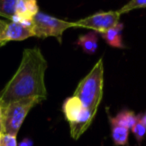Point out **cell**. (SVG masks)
<instances>
[{
    "instance_id": "obj_1",
    "label": "cell",
    "mask_w": 146,
    "mask_h": 146,
    "mask_svg": "<svg viewBox=\"0 0 146 146\" xmlns=\"http://www.w3.org/2000/svg\"><path fill=\"white\" fill-rule=\"evenodd\" d=\"M47 61L38 47L24 49L18 69L0 93V106L4 108L11 102L25 98L46 99L45 71Z\"/></svg>"
},
{
    "instance_id": "obj_2",
    "label": "cell",
    "mask_w": 146,
    "mask_h": 146,
    "mask_svg": "<svg viewBox=\"0 0 146 146\" xmlns=\"http://www.w3.org/2000/svg\"><path fill=\"white\" fill-rule=\"evenodd\" d=\"M104 65L100 58L90 72L79 82L73 96L79 98L86 109L96 115L103 96Z\"/></svg>"
},
{
    "instance_id": "obj_3",
    "label": "cell",
    "mask_w": 146,
    "mask_h": 146,
    "mask_svg": "<svg viewBox=\"0 0 146 146\" xmlns=\"http://www.w3.org/2000/svg\"><path fill=\"white\" fill-rule=\"evenodd\" d=\"M65 119L70 126V134L73 139L77 140L91 125L95 114L86 109L79 98L71 96L65 99L62 105Z\"/></svg>"
},
{
    "instance_id": "obj_4",
    "label": "cell",
    "mask_w": 146,
    "mask_h": 146,
    "mask_svg": "<svg viewBox=\"0 0 146 146\" xmlns=\"http://www.w3.org/2000/svg\"><path fill=\"white\" fill-rule=\"evenodd\" d=\"M43 98L32 97L11 102L2 108L4 133L17 136L27 114L35 105L41 103Z\"/></svg>"
},
{
    "instance_id": "obj_5",
    "label": "cell",
    "mask_w": 146,
    "mask_h": 146,
    "mask_svg": "<svg viewBox=\"0 0 146 146\" xmlns=\"http://www.w3.org/2000/svg\"><path fill=\"white\" fill-rule=\"evenodd\" d=\"M32 20L35 36L39 38L56 37L59 43L62 41L63 32L66 29L74 27V22L62 20L40 11L33 17Z\"/></svg>"
},
{
    "instance_id": "obj_6",
    "label": "cell",
    "mask_w": 146,
    "mask_h": 146,
    "mask_svg": "<svg viewBox=\"0 0 146 146\" xmlns=\"http://www.w3.org/2000/svg\"><path fill=\"white\" fill-rule=\"evenodd\" d=\"M120 16L121 15L119 14L118 10L100 11L74 22V27L88 28L94 32H99L102 34L111 27L115 26L117 23H119Z\"/></svg>"
},
{
    "instance_id": "obj_7",
    "label": "cell",
    "mask_w": 146,
    "mask_h": 146,
    "mask_svg": "<svg viewBox=\"0 0 146 146\" xmlns=\"http://www.w3.org/2000/svg\"><path fill=\"white\" fill-rule=\"evenodd\" d=\"M35 36L33 30V20H26L22 22L7 23L3 35L1 37V45L9 41H22L29 37Z\"/></svg>"
},
{
    "instance_id": "obj_8",
    "label": "cell",
    "mask_w": 146,
    "mask_h": 146,
    "mask_svg": "<svg viewBox=\"0 0 146 146\" xmlns=\"http://www.w3.org/2000/svg\"><path fill=\"white\" fill-rule=\"evenodd\" d=\"M38 12L39 7L35 0H17L16 13L12 19V22L32 20Z\"/></svg>"
},
{
    "instance_id": "obj_9",
    "label": "cell",
    "mask_w": 146,
    "mask_h": 146,
    "mask_svg": "<svg viewBox=\"0 0 146 146\" xmlns=\"http://www.w3.org/2000/svg\"><path fill=\"white\" fill-rule=\"evenodd\" d=\"M111 125L120 126L124 128H132L136 124V122L140 119V115H136L131 110H122L115 117H109Z\"/></svg>"
},
{
    "instance_id": "obj_10",
    "label": "cell",
    "mask_w": 146,
    "mask_h": 146,
    "mask_svg": "<svg viewBox=\"0 0 146 146\" xmlns=\"http://www.w3.org/2000/svg\"><path fill=\"white\" fill-rule=\"evenodd\" d=\"M124 28L123 23H117L115 26L111 27L102 33V38L105 40L108 45L114 47V48H124L123 41H122V31Z\"/></svg>"
},
{
    "instance_id": "obj_11",
    "label": "cell",
    "mask_w": 146,
    "mask_h": 146,
    "mask_svg": "<svg viewBox=\"0 0 146 146\" xmlns=\"http://www.w3.org/2000/svg\"><path fill=\"white\" fill-rule=\"evenodd\" d=\"M76 44L81 47V49L86 54H94L98 46L97 33L91 31V32H88L87 34L81 35L78 37Z\"/></svg>"
},
{
    "instance_id": "obj_12",
    "label": "cell",
    "mask_w": 146,
    "mask_h": 146,
    "mask_svg": "<svg viewBox=\"0 0 146 146\" xmlns=\"http://www.w3.org/2000/svg\"><path fill=\"white\" fill-rule=\"evenodd\" d=\"M129 129L120 126L111 125V137L116 146H125L128 142Z\"/></svg>"
},
{
    "instance_id": "obj_13",
    "label": "cell",
    "mask_w": 146,
    "mask_h": 146,
    "mask_svg": "<svg viewBox=\"0 0 146 146\" xmlns=\"http://www.w3.org/2000/svg\"><path fill=\"white\" fill-rule=\"evenodd\" d=\"M17 0H0V16L12 21L16 13Z\"/></svg>"
},
{
    "instance_id": "obj_14",
    "label": "cell",
    "mask_w": 146,
    "mask_h": 146,
    "mask_svg": "<svg viewBox=\"0 0 146 146\" xmlns=\"http://www.w3.org/2000/svg\"><path fill=\"white\" fill-rule=\"evenodd\" d=\"M138 8H146V0H131L118 10L120 15Z\"/></svg>"
},
{
    "instance_id": "obj_15",
    "label": "cell",
    "mask_w": 146,
    "mask_h": 146,
    "mask_svg": "<svg viewBox=\"0 0 146 146\" xmlns=\"http://www.w3.org/2000/svg\"><path fill=\"white\" fill-rule=\"evenodd\" d=\"M131 129H132V132H133L134 136H135L136 140H137L138 144H141L142 141H143V139H144V137H145L146 127L143 125V123H142L139 119Z\"/></svg>"
},
{
    "instance_id": "obj_16",
    "label": "cell",
    "mask_w": 146,
    "mask_h": 146,
    "mask_svg": "<svg viewBox=\"0 0 146 146\" xmlns=\"http://www.w3.org/2000/svg\"><path fill=\"white\" fill-rule=\"evenodd\" d=\"M0 146H18L16 136L7 133L0 134Z\"/></svg>"
},
{
    "instance_id": "obj_17",
    "label": "cell",
    "mask_w": 146,
    "mask_h": 146,
    "mask_svg": "<svg viewBox=\"0 0 146 146\" xmlns=\"http://www.w3.org/2000/svg\"><path fill=\"white\" fill-rule=\"evenodd\" d=\"M6 26H7V22H6V21L0 20V47L2 46V45H1V37H2L3 32H4Z\"/></svg>"
},
{
    "instance_id": "obj_18",
    "label": "cell",
    "mask_w": 146,
    "mask_h": 146,
    "mask_svg": "<svg viewBox=\"0 0 146 146\" xmlns=\"http://www.w3.org/2000/svg\"><path fill=\"white\" fill-rule=\"evenodd\" d=\"M18 146H33V141H32V139L26 137L18 144Z\"/></svg>"
},
{
    "instance_id": "obj_19",
    "label": "cell",
    "mask_w": 146,
    "mask_h": 146,
    "mask_svg": "<svg viewBox=\"0 0 146 146\" xmlns=\"http://www.w3.org/2000/svg\"><path fill=\"white\" fill-rule=\"evenodd\" d=\"M4 133V127H3V117H2V108L0 106V134Z\"/></svg>"
},
{
    "instance_id": "obj_20",
    "label": "cell",
    "mask_w": 146,
    "mask_h": 146,
    "mask_svg": "<svg viewBox=\"0 0 146 146\" xmlns=\"http://www.w3.org/2000/svg\"><path fill=\"white\" fill-rule=\"evenodd\" d=\"M140 121L143 123V125L146 127V113L144 115H140Z\"/></svg>"
}]
</instances>
